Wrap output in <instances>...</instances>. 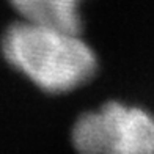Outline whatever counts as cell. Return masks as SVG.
Instances as JSON below:
<instances>
[{"mask_svg": "<svg viewBox=\"0 0 154 154\" xmlns=\"http://www.w3.org/2000/svg\"><path fill=\"white\" fill-rule=\"evenodd\" d=\"M2 52L11 68L52 94L85 85L97 71V57L91 46L80 38V32L25 20L6 29Z\"/></svg>", "mask_w": 154, "mask_h": 154, "instance_id": "6da1fadb", "label": "cell"}, {"mask_svg": "<svg viewBox=\"0 0 154 154\" xmlns=\"http://www.w3.org/2000/svg\"><path fill=\"white\" fill-rule=\"evenodd\" d=\"M71 140L79 154H154V115L110 101L77 118Z\"/></svg>", "mask_w": 154, "mask_h": 154, "instance_id": "7a4b0ae2", "label": "cell"}, {"mask_svg": "<svg viewBox=\"0 0 154 154\" xmlns=\"http://www.w3.org/2000/svg\"><path fill=\"white\" fill-rule=\"evenodd\" d=\"M11 6L30 24L80 32L82 0H10Z\"/></svg>", "mask_w": 154, "mask_h": 154, "instance_id": "3957f363", "label": "cell"}]
</instances>
